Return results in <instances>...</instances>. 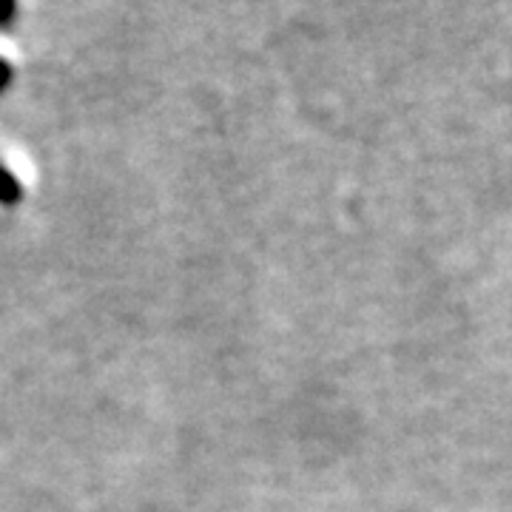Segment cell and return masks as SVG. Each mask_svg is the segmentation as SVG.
I'll return each instance as SVG.
<instances>
[{"instance_id":"6da1fadb","label":"cell","mask_w":512,"mask_h":512,"mask_svg":"<svg viewBox=\"0 0 512 512\" xmlns=\"http://www.w3.org/2000/svg\"><path fill=\"white\" fill-rule=\"evenodd\" d=\"M20 200H23V185L6 165H0V205L15 208Z\"/></svg>"},{"instance_id":"7a4b0ae2","label":"cell","mask_w":512,"mask_h":512,"mask_svg":"<svg viewBox=\"0 0 512 512\" xmlns=\"http://www.w3.org/2000/svg\"><path fill=\"white\" fill-rule=\"evenodd\" d=\"M15 15H18V6L15 3H0V26H9Z\"/></svg>"},{"instance_id":"3957f363","label":"cell","mask_w":512,"mask_h":512,"mask_svg":"<svg viewBox=\"0 0 512 512\" xmlns=\"http://www.w3.org/2000/svg\"><path fill=\"white\" fill-rule=\"evenodd\" d=\"M12 83V66L0 57V92Z\"/></svg>"}]
</instances>
